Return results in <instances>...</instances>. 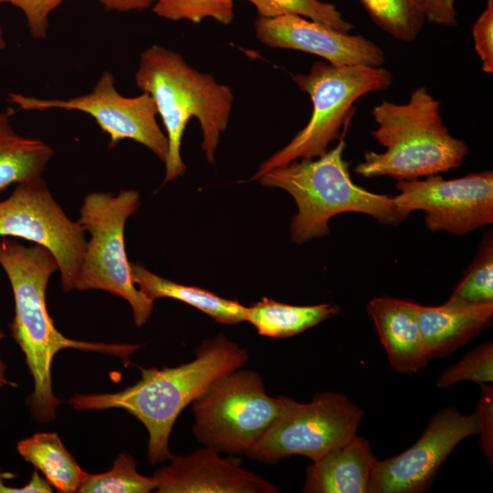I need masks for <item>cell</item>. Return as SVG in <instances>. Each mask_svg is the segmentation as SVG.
<instances>
[{"mask_svg": "<svg viewBox=\"0 0 493 493\" xmlns=\"http://www.w3.org/2000/svg\"><path fill=\"white\" fill-rule=\"evenodd\" d=\"M0 265L15 299V317L9 324L11 334L23 351L34 380V391L26 404L37 423L52 422L61 403L53 393L51 383V364L59 351L73 348L110 354L120 358L127 367L131 364L130 356L142 346L82 341L67 338L57 330L47 311L46 290L58 265L46 247L37 244L26 246L13 237H3Z\"/></svg>", "mask_w": 493, "mask_h": 493, "instance_id": "cell-1", "label": "cell"}, {"mask_svg": "<svg viewBox=\"0 0 493 493\" xmlns=\"http://www.w3.org/2000/svg\"><path fill=\"white\" fill-rule=\"evenodd\" d=\"M195 358L176 367L141 369V379L114 393L74 394L68 404L75 410L120 408L146 427L148 461L169 460V437L183 410L217 377L242 368L248 361L245 348L220 333L204 341Z\"/></svg>", "mask_w": 493, "mask_h": 493, "instance_id": "cell-2", "label": "cell"}, {"mask_svg": "<svg viewBox=\"0 0 493 493\" xmlns=\"http://www.w3.org/2000/svg\"><path fill=\"white\" fill-rule=\"evenodd\" d=\"M134 80L142 92L152 98L166 131L168 152L164 183L175 180L185 172L181 145L192 117L200 123L202 149L207 161L214 163L221 133L227 127L232 110L231 88L191 67L181 54L158 44L142 52Z\"/></svg>", "mask_w": 493, "mask_h": 493, "instance_id": "cell-3", "label": "cell"}, {"mask_svg": "<svg viewBox=\"0 0 493 493\" xmlns=\"http://www.w3.org/2000/svg\"><path fill=\"white\" fill-rule=\"evenodd\" d=\"M440 106L425 86L415 88L405 103L383 100L375 105L372 115L377 128L372 134L385 151H366L354 173L413 180L460 166L468 146L450 134Z\"/></svg>", "mask_w": 493, "mask_h": 493, "instance_id": "cell-4", "label": "cell"}, {"mask_svg": "<svg viewBox=\"0 0 493 493\" xmlns=\"http://www.w3.org/2000/svg\"><path fill=\"white\" fill-rule=\"evenodd\" d=\"M346 144L336 146L315 159H300L272 169L257 180L267 187L287 191L295 200L298 212L290 224L291 239L298 244L330 233L329 222L341 213L369 215L383 225L396 226L409 215L393 197L369 192L356 185L343 158Z\"/></svg>", "mask_w": 493, "mask_h": 493, "instance_id": "cell-5", "label": "cell"}, {"mask_svg": "<svg viewBox=\"0 0 493 493\" xmlns=\"http://www.w3.org/2000/svg\"><path fill=\"white\" fill-rule=\"evenodd\" d=\"M292 79L310 98V119L284 148L260 164L253 180L298 159H315L324 154L329 145L339 139L354 103L364 95L388 89L393 77L383 67L336 66L318 61L309 72L293 75Z\"/></svg>", "mask_w": 493, "mask_h": 493, "instance_id": "cell-6", "label": "cell"}, {"mask_svg": "<svg viewBox=\"0 0 493 493\" xmlns=\"http://www.w3.org/2000/svg\"><path fill=\"white\" fill-rule=\"evenodd\" d=\"M139 205L140 195L134 190H121L117 195L93 192L85 196L79 221L90 238L74 289H100L124 299L131 307L135 324L142 327L152 314L153 300L135 287L124 244L126 221Z\"/></svg>", "mask_w": 493, "mask_h": 493, "instance_id": "cell-7", "label": "cell"}, {"mask_svg": "<svg viewBox=\"0 0 493 493\" xmlns=\"http://www.w3.org/2000/svg\"><path fill=\"white\" fill-rule=\"evenodd\" d=\"M281 407V395H268L257 372L240 368L215 379L192 402L193 434L219 453L245 455Z\"/></svg>", "mask_w": 493, "mask_h": 493, "instance_id": "cell-8", "label": "cell"}, {"mask_svg": "<svg viewBox=\"0 0 493 493\" xmlns=\"http://www.w3.org/2000/svg\"><path fill=\"white\" fill-rule=\"evenodd\" d=\"M281 398L278 415L245 454L252 461L274 464L295 455L316 461L354 437L364 414L335 392L316 393L309 403Z\"/></svg>", "mask_w": 493, "mask_h": 493, "instance_id": "cell-9", "label": "cell"}, {"mask_svg": "<svg viewBox=\"0 0 493 493\" xmlns=\"http://www.w3.org/2000/svg\"><path fill=\"white\" fill-rule=\"evenodd\" d=\"M85 229L69 219L44 179L17 184L0 202V236L18 237L48 249L55 257L63 290L75 288L87 244Z\"/></svg>", "mask_w": 493, "mask_h": 493, "instance_id": "cell-10", "label": "cell"}, {"mask_svg": "<svg viewBox=\"0 0 493 493\" xmlns=\"http://www.w3.org/2000/svg\"><path fill=\"white\" fill-rule=\"evenodd\" d=\"M7 100L19 110L57 109L86 113L109 135L110 148L121 140L131 139L147 147L162 162L166 160L168 140L157 122L152 98L145 92L135 97L121 95L110 71H103L92 90L83 95L55 99L9 92Z\"/></svg>", "mask_w": 493, "mask_h": 493, "instance_id": "cell-11", "label": "cell"}, {"mask_svg": "<svg viewBox=\"0 0 493 493\" xmlns=\"http://www.w3.org/2000/svg\"><path fill=\"white\" fill-rule=\"evenodd\" d=\"M395 205L410 215L425 212L433 233L462 236L493 223V172L470 173L446 180L438 174L425 180H398Z\"/></svg>", "mask_w": 493, "mask_h": 493, "instance_id": "cell-12", "label": "cell"}, {"mask_svg": "<svg viewBox=\"0 0 493 493\" xmlns=\"http://www.w3.org/2000/svg\"><path fill=\"white\" fill-rule=\"evenodd\" d=\"M478 434L476 412L464 414L456 407L439 411L419 439L407 450L377 461L368 493H419L433 484L439 468L464 439Z\"/></svg>", "mask_w": 493, "mask_h": 493, "instance_id": "cell-13", "label": "cell"}, {"mask_svg": "<svg viewBox=\"0 0 493 493\" xmlns=\"http://www.w3.org/2000/svg\"><path fill=\"white\" fill-rule=\"evenodd\" d=\"M254 29L269 47L307 52L332 65L382 67L385 62L383 48L362 35L341 32L300 16L258 17Z\"/></svg>", "mask_w": 493, "mask_h": 493, "instance_id": "cell-14", "label": "cell"}, {"mask_svg": "<svg viewBox=\"0 0 493 493\" xmlns=\"http://www.w3.org/2000/svg\"><path fill=\"white\" fill-rule=\"evenodd\" d=\"M153 473L158 493H278L277 486L241 467L236 456L203 446L186 456H173Z\"/></svg>", "mask_w": 493, "mask_h": 493, "instance_id": "cell-15", "label": "cell"}, {"mask_svg": "<svg viewBox=\"0 0 493 493\" xmlns=\"http://www.w3.org/2000/svg\"><path fill=\"white\" fill-rule=\"evenodd\" d=\"M366 310L393 370L416 372L432 360L420 330L414 302L376 297L368 302Z\"/></svg>", "mask_w": 493, "mask_h": 493, "instance_id": "cell-16", "label": "cell"}, {"mask_svg": "<svg viewBox=\"0 0 493 493\" xmlns=\"http://www.w3.org/2000/svg\"><path fill=\"white\" fill-rule=\"evenodd\" d=\"M420 330L431 358L454 352L488 328L493 302L468 304L446 301L439 306L415 303Z\"/></svg>", "mask_w": 493, "mask_h": 493, "instance_id": "cell-17", "label": "cell"}, {"mask_svg": "<svg viewBox=\"0 0 493 493\" xmlns=\"http://www.w3.org/2000/svg\"><path fill=\"white\" fill-rule=\"evenodd\" d=\"M377 461L369 441L356 435L307 467L302 491L368 493Z\"/></svg>", "mask_w": 493, "mask_h": 493, "instance_id": "cell-18", "label": "cell"}, {"mask_svg": "<svg viewBox=\"0 0 493 493\" xmlns=\"http://www.w3.org/2000/svg\"><path fill=\"white\" fill-rule=\"evenodd\" d=\"M132 281L153 300L171 298L183 301L224 324L246 321V307L235 299L221 298L204 288L184 286L157 276L139 263H131Z\"/></svg>", "mask_w": 493, "mask_h": 493, "instance_id": "cell-19", "label": "cell"}, {"mask_svg": "<svg viewBox=\"0 0 493 493\" xmlns=\"http://www.w3.org/2000/svg\"><path fill=\"white\" fill-rule=\"evenodd\" d=\"M10 119L11 110H0V192L42 177L54 155L44 141L17 133Z\"/></svg>", "mask_w": 493, "mask_h": 493, "instance_id": "cell-20", "label": "cell"}, {"mask_svg": "<svg viewBox=\"0 0 493 493\" xmlns=\"http://www.w3.org/2000/svg\"><path fill=\"white\" fill-rule=\"evenodd\" d=\"M16 449L58 492H77L88 476L56 433L35 434L18 442Z\"/></svg>", "mask_w": 493, "mask_h": 493, "instance_id": "cell-21", "label": "cell"}, {"mask_svg": "<svg viewBox=\"0 0 493 493\" xmlns=\"http://www.w3.org/2000/svg\"><path fill=\"white\" fill-rule=\"evenodd\" d=\"M337 305L319 304L294 306L263 298L246 307V321L251 323L257 332L270 338H288L339 313Z\"/></svg>", "mask_w": 493, "mask_h": 493, "instance_id": "cell-22", "label": "cell"}, {"mask_svg": "<svg viewBox=\"0 0 493 493\" xmlns=\"http://www.w3.org/2000/svg\"><path fill=\"white\" fill-rule=\"evenodd\" d=\"M425 0H360L372 20L396 40L414 42L425 18Z\"/></svg>", "mask_w": 493, "mask_h": 493, "instance_id": "cell-23", "label": "cell"}, {"mask_svg": "<svg viewBox=\"0 0 493 493\" xmlns=\"http://www.w3.org/2000/svg\"><path fill=\"white\" fill-rule=\"evenodd\" d=\"M156 488L153 477L141 475L136 461L128 453L120 454L112 467L101 474H88L77 492L80 493H148Z\"/></svg>", "mask_w": 493, "mask_h": 493, "instance_id": "cell-24", "label": "cell"}, {"mask_svg": "<svg viewBox=\"0 0 493 493\" xmlns=\"http://www.w3.org/2000/svg\"><path fill=\"white\" fill-rule=\"evenodd\" d=\"M451 302L480 304L493 302V240L488 233L478 253L447 299Z\"/></svg>", "mask_w": 493, "mask_h": 493, "instance_id": "cell-25", "label": "cell"}, {"mask_svg": "<svg viewBox=\"0 0 493 493\" xmlns=\"http://www.w3.org/2000/svg\"><path fill=\"white\" fill-rule=\"evenodd\" d=\"M259 17L271 18L297 15L341 32L349 33L354 26L345 20L335 5L320 0H246Z\"/></svg>", "mask_w": 493, "mask_h": 493, "instance_id": "cell-26", "label": "cell"}, {"mask_svg": "<svg viewBox=\"0 0 493 493\" xmlns=\"http://www.w3.org/2000/svg\"><path fill=\"white\" fill-rule=\"evenodd\" d=\"M235 0H157L152 12L159 17L171 20H187L198 24L212 18L222 25H229L235 18Z\"/></svg>", "mask_w": 493, "mask_h": 493, "instance_id": "cell-27", "label": "cell"}, {"mask_svg": "<svg viewBox=\"0 0 493 493\" xmlns=\"http://www.w3.org/2000/svg\"><path fill=\"white\" fill-rule=\"evenodd\" d=\"M462 381L480 383L493 382V343L484 342L469 351L448 367L437 379L438 388H447Z\"/></svg>", "mask_w": 493, "mask_h": 493, "instance_id": "cell-28", "label": "cell"}, {"mask_svg": "<svg viewBox=\"0 0 493 493\" xmlns=\"http://www.w3.org/2000/svg\"><path fill=\"white\" fill-rule=\"evenodd\" d=\"M66 0H0L19 9L25 16L30 36L45 39L48 34L51 14Z\"/></svg>", "mask_w": 493, "mask_h": 493, "instance_id": "cell-29", "label": "cell"}, {"mask_svg": "<svg viewBox=\"0 0 493 493\" xmlns=\"http://www.w3.org/2000/svg\"><path fill=\"white\" fill-rule=\"evenodd\" d=\"M474 47L485 73L493 72V0H488L484 11L473 25Z\"/></svg>", "mask_w": 493, "mask_h": 493, "instance_id": "cell-30", "label": "cell"}, {"mask_svg": "<svg viewBox=\"0 0 493 493\" xmlns=\"http://www.w3.org/2000/svg\"><path fill=\"white\" fill-rule=\"evenodd\" d=\"M481 395L477 402L479 445L488 461L493 462V386L480 383Z\"/></svg>", "mask_w": 493, "mask_h": 493, "instance_id": "cell-31", "label": "cell"}, {"mask_svg": "<svg viewBox=\"0 0 493 493\" xmlns=\"http://www.w3.org/2000/svg\"><path fill=\"white\" fill-rule=\"evenodd\" d=\"M456 0H425L424 15L425 21L436 25L455 27L457 26Z\"/></svg>", "mask_w": 493, "mask_h": 493, "instance_id": "cell-32", "label": "cell"}, {"mask_svg": "<svg viewBox=\"0 0 493 493\" xmlns=\"http://www.w3.org/2000/svg\"><path fill=\"white\" fill-rule=\"evenodd\" d=\"M14 477V474L5 473L0 470V492H23V493H50L52 492V486L47 481L46 478H43L39 476L37 470L36 469L30 481L20 488L11 487L5 484V481L10 479Z\"/></svg>", "mask_w": 493, "mask_h": 493, "instance_id": "cell-33", "label": "cell"}, {"mask_svg": "<svg viewBox=\"0 0 493 493\" xmlns=\"http://www.w3.org/2000/svg\"><path fill=\"white\" fill-rule=\"evenodd\" d=\"M103 6L106 11L131 12L143 11L156 3L157 0H95Z\"/></svg>", "mask_w": 493, "mask_h": 493, "instance_id": "cell-34", "label": "cell"}, {"mask_svg": "<svg viewBox=\"0 0 493 493\" xmlns=\"http://www.w3.org/2000/svg\"><path fill=\"white\" fill-rule=\"evenodd\" d=\"M5 336V335L0 330V340H2ZM5 370H6V366L3 362V361L0 359V388L9 383V382L7 381L5 377Z\"/></svg>", "mask_w": 493, "mask_h": 493, "instance_id": "cell-35", "label": "cell"}, {"mask_svg": "<svg viewBox=\"0 0 493 493\" xmlns=\"http://www.w3.org/2000/svg\"><path fill=\"white\" fill-rule=\"evenodd\" d=\"M6 47V41H5V34H4V30H3V27L0 24V50H3Z\"/></svg>", "mask_w": 493, "mask_h": 493, "instance_id": "cell-36", "label": "cell"}]
</instances>
